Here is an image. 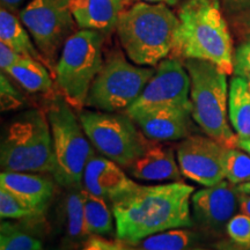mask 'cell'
Returning a JSON list of instances; mask_svg holds the SVG:
<instances>
[{"label":"cell","mask_w":250,"mask_h":250,"mask_svg":"<svg viewBox=\"0 0 250 250\" xmlns=\"http://www.w3.org/2000/svg\"><path fill=\"white\" fill-rule=\"evenodd\" d=\"M195 188L182 181L140 186L110 203L116 239L137 242L153 234L193 226L190 213Z\"/></svg>","instance_id":"6da1fadb"},{"label":"cell","mask_w":250,"mask_h":250,"mask_svg":"<svg viewBox=\"0 0 250 250\" xmlns=\"http://www.w3.org/2000/svg\"><path fill=\"white\" fill-rule=\"evenodd\" d=\"M173 55L214 64L227 76L234 73V50L219 0H188L179 11Z\"/></svg>","instance_id":"7a4b0ae2"},{"label":"cell","mask_w":250,"mask_h":250,"mask_svg":"<svg viewBox=\"0 0 250 250\" xmlns=\"http://www.w3.org/2000/svg\"><path fill=\"white\" fill-rule=\"evenodd\" d=\"M177 27L179 17L167 5L139 1L122 12L116 31L131 62L154 66L173 51Z\"/></svg>","instance_id":"3957f363"},{"label":"cell","mask_w":250,"mask_h":250,"mask_svg":"<svg viewBox=\"0 0 250 250\" xmlns=\"http://www.w3.org/2000/svg\"><path fill=\"white\" fill-rule=\"evenodd\" d=\"M0 166L2 171L51 174L54 176V142L46 114L39 109H30L9 122L0 144Z\"/></svg>","instance_id":"277c9868"},{"label":"cell","mask_w":250,"mask_h":250,"mask_svg":"<svg viewBox=\"0 0 250 250\" xmlns=\"http://www.w3.org/2000/svg\"><path fill=\"white\" fill-rule=\"evenodd\" d=\"M190 77L191 116L206 136L226 148L237 147V136L228 116L227 74L210 62L186 59Z\"/></svg>","instance_id":"5b68a950"},{"label":"cell","mask_w":250,"mask_h":250,"mask_svg":"<svg viewBox=\"0 0 250 250\" xmlns=\"http://www.w3.org/2000/svg\"><path fill=\"white\" fill-rule=\"evenodd\" d=\"M104 37L99 31H76L65 42L56 64L55 78L62 96L78 110L86 105L90 86L104 62Z\"/></svg>","instance_id":"8992f818"},{"label":"cell","mask_w":250,"mask_h":250,"mask_svg":"<svg viewBox=\"0 0 250 250\" xmlns=\"http://www.w3.org/2000/svg\"><path fill=\"white\" fill-rule=\"evenodd\" d=\"M72 108L61 96V99L52 100L46 112L56 159L54 179L66 188L79 187L83 183L87 162L95 154L92 143Z\"/></svg>","instance_id":"52a82bcc"},{"label":"cell","mask_w":250,"mask_h":250,"mask_svg":"<svg viewBox=\"0 0 250 250\" xmlns=\"http://www.w3.org/2000/svg\"><path fill=\"white\" fill-rule=\"evenodd\" d=\"M155 70L130 62L115 51L103 62L87 95L86 105L99 111L126 110L139 98Z\"/></svg>","instance_id":"ba28073f"},{"label":"cell","mask_w":250,"mask_h":250,"mask_svg":"<svg viewBox=\"0 0 250 250\" xmlns=\"http://www.w3.org/2000/svg\"><path fill=\"white\" fill-rule=\"evenodd\" d=\"M79 120L93 147L125 169L148 144L147 137L126 114L81 110Z\"/></svg>","instance_id":"9c48e42d"},{"label":"cell","mask_w":250,"mask_h":250,"mask_svg":"<svg viewBox=\"0 0 250 250\" xmlns=\"http://www.w3.org/2000/svg\"><path fill=\"white\" fill-rule=\"evenodd\" d=\"M21 22L45 59L46 66L55 76L59 50L76 31V20L70 0H30L19 13Z\"/></svg>","instance_id":"30bf717a"},{"label":"cell","mask_w":250,"mask_h":250,"mask_svg":"<svg viewBox=\"0 0 250 250\" xmlns=\"http://www.w3.org/2000/svg\"><path fill=\"white\" fill-rule=\"evenodd\" d=\"M166 107H191L190 77L179 58H165L125 114L134 120L147 112Z\"/></svg>","instance_id":"8fae6325"},{"label":"cell","mask_w":250,"mask_h":250,"mask_svg":"<svg viewBox=\"0 0 250 250\" xmlns=\"http://www.w3.org/2000/svg\"><path fill=\"white\" fill-rule=\"evenodd\" d=\"M225 149L208 136L190 134L176 146V159L183 176L188 180L212 187L225 180Z\"/></svg>","instance_id":"7c38bea8"},{"label":"cell","mask_w":250,"mask_h":250,"mask_svg":"<svg viewBox=\"0 0 250 250\" xmlns=\"http://www.w3.org/2000/svg\"><path fill=\"white\" fill-rule=\"evenodd\" d=\"M240 195L236 186L227 180L193 192L191 210L193 219L205 229L219 233L240 211Z\"/></svg>","instance_id":"4fadbf2b"},{"label":"cell","mask_w":250,"mask_h":250,"mask_svg":"<svg viewBox=\"0 0 250 250\" xmlns=\"http://www.w3.org/2000/svg\"><path fill=\"white\" fill-rule=\"evenodd\" d=\"M137 184L125 174L121 166L101 154H94L83 171V189L108 203L130 191Z\"/></svg>","instance_id":"5bb4252c"},{"label":"cell","mask_w":250,"mask_h":250,"mask_svg":"<svg viewBox=\"0 0 250 250\" xmlns=\"http://www.w3.org/2000/svg\"><path fill=\"white\" fill-rule=\"evenodd\" d=\"M80 250H206L198 245V235L188 228H175L153 234L137 242L105 240L93 236Z\"/></svg>","instance_id":"9a60e30c"},{"label":"cell","mask_w":250,"mask_h":250,"mask_svg":"<svg viewBox=\"0 0 250 250\" xmlns=\"http://www.w3.org/2000/svg\"><path fill=\"white\" fill-rule=\"evenodd\" d=\"M191 107H166L136 117L134 123L148 139L182 140L190 136Z\"/></svg>","instance_id":"2e32d148"},{"label":"cell","mask_w":250,"mask_h":250,"mask_svg":"<svg viewBox=\"0 0 250 250\" xmlns=\"http://www.w3.org/2000/svg\"><path fill=\"white\" fill-rule=\"evenodd\" d=\"M0 187L13 193L37 215L46 210L55 192L54 181L39 173L1 171Z\"/></svg>","instance_id":"e0dca14e"},{"label":"cell","mask_w":250,"mask_h":250,"mask_svg":"<svg viewBox=\"0 0 250 250\" xmlns=\"http://www.w3.org/2000/svg\"><path fill=\"white\" fill-rule=\"evenodd\" d=\"M130 175L142 181H181L182 171L175 158L173 148L159 140L148 139L146 149L142 155L127 168Z\"/></svg>","instance_id":"ac0fdd59"},{"label":"cell","mask_w":250,"mask_h":250,"mask_svg":"<svg viewBox=\"0 0 250 250\" xmlns=\"http://www.w3.org/2000/svg\"><path fill=\"white\" fill-rule=\"evenodd\" d=\"M131 0H70V8L81 29L107 36L117 27L118 19Z\"/></svg>","instance_id":"d6986e66"},{"label":"cell","mask_w":250,"mask_h":250,"mask_svg":"<svg viewBox=\"0 0 250 250\" xmlns=\"http://www.w3.org/2000/svg\"><path fill=\"white\" fill-rule=\"evenodd\" d=\"M228 116L237 139L250 138V88L245 77H234L229 85Z\"/></svg>","instance_id":"ffe728a7"},{"label":"cell","mask_w":250,"mask_h":250,"mask_svg":"<svg viewBox=\"0 0 250 250\" xmlns=\"http://www.w3.org/2000/svg\"><path fill=\"white\" fill-rule=\"evenodd\" d=\"M20 18H17L13 12L1 7L0 11V42L7 44L19 55L23 57L34 58L46 65L36 44L31 42L29 34L23 28ZM49 68V67H48Z\"/></svg>","instance_id":"44dd1931"},{"label":"cell","mask_w":250,"mask_h":250,"mask_svg":"<svg viewBox=\"0 0 250 250\" xmlns=\"http://www.w3.org/2000/svg\"><path fill=\"white\" fill-rule=\"evenodd\" d=\"M4 73L29 93L46 94L52 90V79L48 66L34 58L21 57Z\"/></svg>","instance_id":"7402d4cb"},{"label":"cell","mask_w":250,"mask_h":250,"mask_svg":"<svg viewBox=\"0 0 250 250\" xmlns=\"http://www.w3.org/2000/svg\"><path fill=\"white\" fill-rule=\"evenodd\" d=\"M85 220L89 236H101L110 234L114 229V213L108 202L83 189Z\"/></svg>","instance_id":"603a6c76"},{"label":"cell","mask_w":250,"mask_h":250,"mask_svg":"<svg viewBox=\"0 0 250 250\" xmlns=\"http://www.w3.org/2000/svg\"><path fill=\"white\" fill-rule=\"evenodd\" d=\"M65 198V218H66V236L72 242L85 241L89 237L86 228L85 204H83V188H68Z\"/></svg>","instance_id":"cb8c5ba5"},{"label":"cell","mask_w":250,"mask_h":250,"mask_svg":"<svg viewBox=\"0 0 250 250\" xmlns=\"http://www.w3.org/2000/svg\"><path fill=\"white\" fill-rule=\"evenodd\" d=\"M43 243L21 225L2 220L0 226V250H42Z\"/></svg>","instance_id":"d4e9b609"},{"label":"cell","mask_w":250,"mask_h":250,"mask_svg":"<svg viewBox=\"0 0 250 250\" xmlns=\"http://www.w3.org/2000/svg\"><path fill=\"white\" fill-rule=\"evenodd\" d=\"M224 171L225 179L234 186L250 182V155L239 147L226 148Z\"/></svg>","instance_id":"484cf974"},{"label":"cell","mask_w":250,"mask_h":250,"mask_svg":"<svg viewBox=\"0 0 250 250\" xmlns=\"http://www.w3.org/2000/svg\"><path fill=\"white\" fill-rule=\"evenodd\" d=\"M0 217L2 220H22L37 217V214L13 193L0 187Z\"/></svg>","instance_id":"4316f807"},{"label":"cell","mask_w":250,"mask_h":250,"mask_svg":"<svg viewBox=\"0 0 250 250\" xmlns=\"http://www.w3.org/2000/svg\"><path fill=\"white\" fill-rule=\"evenodd\" d=\"M226 232L230 240L240 246H250V217L236 213L226 225Z\"/></svg>","instance_id":"83f0119b"},{"label":"cell","mask_w":250,"mask_h":250,"mask_svg":"<svg viewBox=\"0 0 250 250\" xmlns=\"http://www.w3.org/2000/svg\"><path fill=\"white\" fill-rule=\"evenodd\" d=\"M0 103H1V111L15 110L24 104L23 96L12 85L7 74L4 72L0 74Z\"/></svg>","instance_id":"f1b7e54d"},{"label":"cell","mask_w":250,"mask_h":250,"mask_svg":"<svg viewBox=\"0 0 250 250\" xmlns=\"http://www.w3.org/2000/svg\"><path fill=\"white\" fill-rule=\"evenodd\" d=\"M234 74L245 78L250 74V36L234 52Z\"/></svg>","instance_id":"f546056e"},{"label":"cell","mask_w":250,"mask_h":250,"mask_svg":"<svg viewBox=\"0 0 250 250\" xmlns=\"http://www.w3.org/2000/svg\"><path fill=\"white\" fill-rule=\"evenodd\" d=\"M21 57H23V56L19 55L7 44L0 42V67H1V72H6L9 67L17 64Z\"/></svg>","instance_id":"4dcf8cb0"},{"label":"cell","mask_w":250,"mask_h":250,"mask_svg":"<svg viewBox=\"0 0 250 250\" xmlns=\"http://www.w3.org/2000/svg\"><path fill=\"white\" fill-rule=\"evenodd\" d=\"M226 7L232 12L246 11L250 8V0H224Z\"/></svg>","instance_id":"1f68e13d"},{"label":"cell","mask_w":250,"mask_h":250,"mask_svg":"<svg viewBox=\"0 0 250 250\" xmlns=\"http://www.w3.org/2000/svg\"><path fill=\"white\" fill-rule=\"evenodd\" d=\"M23 1L24 0H0V2H1V7L13 12V13H15V12L18 11L19 7H20Z\"/></svg>","instance_id":"d6a6232c"},{"label":"cell","mask_w":250,"mask_h":250,"mask_svg":"<svg viewBox=\"0 0 250 250\" xmlns=\"http://www.w3.org/2000/svg\"><path fill=\"white\" fill-rule=\"evenodd\" d=\"M240 211L250 217V196L246 193L240 195Z\"/></svg>","instance_id":"836d02e7"},{"label":"cell","mask_w":250,"mask_h":250,"mask_svg":"<svg viewBox=\"0 0 250 250\" xmlns=\"http://www.w3.org/2000/svg\"><path fill=\"white\" fill-rule=\"evenodd\" d=\"M237 147L250 155V138L247 139H239L237 140Z\"/></svg>","instance_id":"e575fe53"},{"label":"cell","mask_w":250,"mask_h":250,"mask_svg":"<svg viewBox=\"0 0 250 250\" xmlns=\"http://www.w3.org/2000/svg\"><path fill=\"white\" fill-rule=\"evenodd\" d=\"M145 2H149V4H166L168 6H173L180 1V0H143Z\"/></svg>","instance_id":"d590c367"},{"label":"cell","mask_w":250,"mask_h":250,"mask_svg":"<svg viewBox=\"0 0 250 250\" xmlns=\"http://www.w3.org/2000/svg\"><path fill=\"white\" fill-rule=\"evenodd\" d=\"M236 187H237V189H239L240 192L246 193V195L250 196V182L239 184V186H236Z\"/></svg>","instance_id":"8d00e7d4"},{"label":"cell","mask_w":250,"mask_h":250,"mask_svg":"<svg viewBox=\"0 0 250 250\" xmlns=\"http://www.w3.org/2000/svg\"><path fill=\"white\" fill-rule=\"evenodd\" d=\"M241 22H242V26L248 28L250 29V11L248 13H245L241 17Z\"/></svg>","instance_id":"74e56055"},{"label":"cell","mask_w":250,"mask_h":250,"mask_svg":"<svg viewBox=\"0 0 250 250\" xmlns=\"http://www.w3.org/2000/svg\"><path fill=\"white\" fill-rule=\"evenodd\" d=\"M246 78H247V80H248V85H249V88H250V74H249V76H247Z\"/></svg>","instance_id":"f35d334b"},{"label":"cell","mask_w":250,"mask_h":250,"mask_svg":"<svg viewBox=\"0 0 250 250\" xmlns=\"http://www.w3.org/2000/svg\"><path fill=\"white\" fill-rule=\"evenodd\" d=\"M54 250H61V249H54Z\"/></svg>","instance_id":"ab89813d"},{"label":"cell","mask_w":250,"mask_h":250,"mask_svg":"<svg viewBox=\"0 0 250 250\" xmlns=\"http://www.w3.org/2000/svg\"><path fill=\"white\" fill-rule=\"evenodd\" d=\"M248 250H250V248H249V249H248Z\"/></svg>","instance_id":"60d3db41"}]
</instances>
